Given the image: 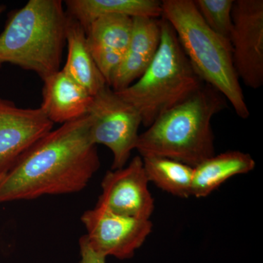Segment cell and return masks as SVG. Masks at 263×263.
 Listing matches in <instances>:
<instances>
[{
    "label": "cell",
    "instance_id": "1",
    "mask_svg": "<svg viewBox=\"0 0 263 263\" xmlns=\"http://www.w3.org/2000/svg\"><path fill=\"white\" fill-rule=\"evenodd\" d=\"M89 126L87 114L38 141L0 181V203L84 190L100 166Z\"/></svg>",
    "mask_w": 263,
    "mask_h": 263
},
{
    "label": "cell",
    "instance_id": "2",
    "mask_svg": "<svg viewBox=\"0 0 263 263\" xmlns=\"http://www.w3.org/2000/svg\"><path fill=\"white\" fill-rule=\"evenodd\" d=\"M222 95L209 85L176 105L139 135L141 157L171 159L195 167L215 155L212 119L224 108Z\"/></svg>",
    "mask_w": 263,
    "mask_h": 263
},
{
    "label": "cell",
    "instance_id": "3",
    "mask_svg": "<svg viewBox=\"0 0 263 263\" xmlns=\"http://www.w3.org/2000/svg\"><path fill=\"white\" fill-rule=\"evenodd\" d=\"M67 19L60 0H29L13 12L0 34V69L18 66L42 81L61 70Z\"/></svg>",
    "mask_w": 263,
    "mask_h": 263
},
{
    "label": "cell",
    "instance_id": "4",
    "mask_svg": "<svg viewBox=\"0 0 263 263\" xmlns=\"http://www.w3.org/2000/svg\"><path fill=\"white\" fill-rule=\"evenodd\" d=\"M162 18L174 29L183 51L202 82L231 104L242 119L250 115L235 72L231 44L208 27L193 0L162 1Z\"/></svg>",
    "mask_w": 263,
    "mask_h": 263
},
{
    "label": "cell",
    "instance_id": "5",
    "mask_svg": "<svg viewBox=\"0 0 263 263\" xmlns=\"http://www.w3.org/2000/svg\"><path fill=\"white\" fill-rule=\"evenodd\" d=\"M160 46L148 68L117 95L133 105L148 127L156 119L203 86L167 21L160 20Z\"/></svg>",
    "mask_w": 263,
    "mask_h": 263
},
{
    "label": "cell",
    "instance_id": "6",
    "mask_svg": "<svg viewBox=\"0 0 263 263\" xmlns=\"http://www.w3.org/2000/svg\"><path fill=\"white\" fill-rule=\"evenodd\" d=\"M88 115L91 142L112 152V170L122 168L136 149L139 137L142 120L138 110L106 86L93 97Z\"/></svg>",
    "mask_w": 263,
    "mask_h": 263
},
{
    "label": "cell",
    "instance_id": "7",
    "mask_svg": "<svg viewBox=\"0 0 263 263\" xmlns=\"http://www.w3.org/2000/svg\"><path fill=\"white\" fill-rule=\"evenodd\" d=\"M91 248L104 257L129 259L152 233L150 219L119 215L96 205L81 216Z\"/></svg>",
    "mask_w": 263,
    "mask_h": 263
},
{
    "label": "cell",
    "instance_id": "8",
    "mask_svg": "<svg viewBox=\"0 0 263 263\" xmlns=\"http://www.w3.org/2000/svg\"><path fill=\"white\" fill-rule=\"evenodd\" d=\"M230 37L233 65L238 79L253 89L263 84V1L237 0L232 12Z\"/></svg>",
    "mask_w": 263,
    "mask_h": 263
},
{
    "label": "cell",
    "instance_id": "9",
    "mask_svg": "<svg viewBox=\"0 0 263 263\" xmlns=\"http://www.w3.org/2000/svg\"><path fill=\"white\" fill-rule=\"evenodd\" d=\"M148 183L142 157L136 156L127 166L106 173L96 205L119 215L150 219L155 200Z\"/></svg>",
    "mask_w": 263,
    "mask_h": 263
},
{
    "label": "cell",
    "instance_id": "10",
    "mask_svg": "<svg viewBox=\"0 0 263 263\" xmlns=\"http://www.w3.org/2000/svg\"><path fill=\"white\" fill-rule=\"evenodd\" d=\"M42 109L24 108L0 97V174H5L53 129Z\"/></svg>",
    "mask_w": 263,
    "mask_h": 263
},
{
    "label": "cell",
    "instance_id": "11",
    "mask_svg": "<svg viewBox=\"0 0 263 263\" xmlns=\"http://www.w3.org/2000/svg\"><path fill=\"white\" fill-rule=\"evenodd\" d=\"M132 30L133 18L116 14L99 17L85 30L91 56L108 84L127 51Z\"/></svg>",
    "mask_w": 263,
    "mask_h": 263
},
{
    "label": "cell",
    "instance_id": "12",
    "mask_svg": "<svg viewBox=\"0 0 263 263\" xmlns=\"http://www.w3.org/2000/svg\"><path fill=\"white\" fill-rule=\"evenodd\" d=\"M160 38V20L133 18L129 46L109 83L114 91L126 89L144 73L157 53Z\"/></svg>",
    "mask_w": 263,
    "mask_h": 263
},
{
    "label": "cell",
    "instance_id": "13",
    "mask_svg": "<svg viewBox=\"0 0 263 263\" xmlns=\"http://www.w3.org/2000/svg\"><path fill=\"white\" fill-rule=\"evenodd\" d=\"M43 81L41 108L51 122L65 124L87 115L92 95L60 70Z\"/></svg>",
    "mask_w": 263,
    "mask_h": 263
},
{
    "label": "cell",
    "instance_id": "14",
    "mask_svg": "<svg viewBox=\"0 0 263 263\" xmlns=\"http://www.w3.org/2000/svg\"><path fill=\"white\" fill-rule=\"evenodd\" d=\"M66 45L67 61L62 70L90 95L95 96L108 84L91 56L84 29L69 15L66 29Z\"/></svg>",
    "mask_w": 263,
    "mask_h": 263
},
{
    "label": "cell",
    "instance_id": "15",
    "mask_svg": "<svg viewBox=\"0 0 263 263\" xmlns=\"http://www.w3.org/2000/svg\"><path fill=\"white\" fill-rule=\"evenodd\" d=\"M255 167L252 156L240 151L214 155L194 167L192 196H209L233 176L248 174Z\"/></svg>",
    "mask_w": 263,
    "mask_h": 263
},
{
    "label": "cell",
    "instance_id": "16",
    "mask_svg": "<svg viewBox=\"0 0 263 263\" xmlns=\"http://www.w3.org/2000/svg\"><path fill=\"white\" fill-rule=\"evenodd\" d=\"M66 13L84 30L99 17L123 15L131 18H162V2L157 0H67Z\"/></svg>",
    "mask_w": 263,
    "mask_h": 263
},
{
    "label": "cell",
    "instance_id": "17",
    "mask_svg": "<svg viewBox=\"0 0 263 263\" xmlns=\"http://www.w3.org/2000/svg\"><path fill=\"white\" fill-rule=\"evenodd\" d=\"M142 160L149 182L176 197L192 196L194 167L165 157H142Z\"/></svg>",
    "mask_w": 263,
    "mask_h": 263
},
{
    "label": "cell",
    "instance_id": "18",
    "mask_svg": "<svg viewBox=\"0 0 263 263\" xmlns=\"http://www.w3.org/2000/svg\"><path fill=\"white\" fill-rule=\"evenodd\" d=\"M197 11L213 32L230 43L233 31V0H196Z\"/></svg>",
    "mask_w": 263,
    "mask_h": 263
},
{
    "label": "cell",
    "instance_id": "19",
    "mask_svg": "<svg viewBox=\"0 0 263 263\" xmlns=\"http://www.w3.org/2000/svg\"><path fill=\"white\" fill-rule=\"evenodd\" d=\"M81 260L79 263H105L106 257L98 254L90 247L85 235L79 240Z\"/></svg>",
    "mask_w": 263,
    "mask_h": 263
},
{
    "label": "cell",
    "instance_id": "20",
    "mask_svg": "<svg viewBox=\"0 0 263 263\" xmlns=\"http://www.w3.org/2000/svg\"><path fill=\"white\" fill-rule=\"evenodd\" d=\"M5 10H6V7L4 5H0V17L3 14Z\"/></svg>",
    "mask_w": 263,
    "mask_h": 263
},
{
    "label": "cell",
    "instance_id": "21",
    "mask_svg": "<svg viewBox=\"0 0 263 263\" xmlns=\"http://www.w3.org/2000/svg\"><path fill=\"white\" fill-rule=\"evenodd\" d=\"M5 174H0V181H2V179H3Z\"/></svg>",
    "mask_w": 263,
    "mask_h": 263
}]
</instances>
